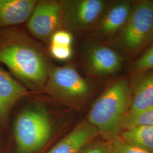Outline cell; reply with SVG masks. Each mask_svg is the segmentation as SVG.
<instances>
[{
    "instance_id": "1",
    "label": "cell",
    "mask_w": 153,
    "mask_h": 153,
    "mask_svg": "<svg viewBox=\"0 0 153 153\" xmlns=\"http://www.w3.org/2000/svg\"><path fill=\"white\" fill-rule=\"evenodd\" d=\"M131 91L126 79L116 81L104 90L90 109L88 121L105 141L120 135L123 121L131 108Z\"/></svg>"
},
{
    "instance_id": "2",
    "label": "cell",
    "mask_w": 153,
    "mask_h": 153,
    "mask_svg": "<svg viewBox=\"0 0 153 153\" xmlns=\"http://www.w3.org/2000/svg\"><path fill=\"white\" fill-rule=\"evenodd\" d=\"M0 63L31 88H41L47 80L48 68L44 58L36 49L27 45L0 44Z\"/></svg>"
},
{
    "instance_id": "3",
    "label": "cell",
    "mask_w": 153,
    "mask_h": 153,
    "mask_svg": "<svg viewBox=\"0 0 153 153\" xmlns=\"http://www.w3.org/2000/svg\"><path fill=\"white\" fill-rule=\"evenodd\" d=\"M49 115L43 108L30 107L18 115L14 124L16 153H36L52 133Z\"/></svg>"
},
{
    "instance_id": "4",
    "label": "cell",
    "mask_w": 153,
    "mask_h": 153,
    "mask_svg": "<svg viewBox=\"0 0 153 153\" xmlns=\"http://www.w3.org/2000/svg\"><path fill=\"white\" fill-rule=\"evenodd\" d=\"M153 26V2L138 3L133 6L128 21L120 30V44L129 51L140 49L146 44Z\"/></svg>"
},
{
    "instance_id": "5",
    "label": "cell",
    "mask_w": 153,
    "mask_h": 153,
    "mask_svg": "<svg viewBox=\"0 0 153 153\" xmlns=\"http://www.w3.org/2000/svg\"><path fill=\"white\" fill-rule=\"evenodd\" d=\"M49 74L47 90L57 98L76 100L83 98L90 91L88 82L72 66L56 68Z\"/></svg>"
},
{
    "instance_id": "6",
    "label": "cell",
    "mask_w": 153,
    "mask_h": 153,
    "mask_svg": "<svg viewBox=\"0 0 153 153\" xmlns=\"http://www.w3.org/2000/svg\"><path fill=\"white\" fill-rule=\"evenodd\" d=\"M62 11L61 4L56 1H44L37 3L28 19V30L39 38L51 36L60 26Z\"/></svg>"
},
{
    "instance_id": "7",
    "label": "cell",
    "mask_w": 153,
    "mask_h": 153,
    "mask_svg": "<svg viewBox=\"0 0 153 153\" xmlns=\"http://www.w3.org/2000/svg\"><path fill=\"white\" fill-rule=\"evenodd\" d=\"M104 5L100 0L65 1L62 8L67 25L74 29L87 27L100 16Z\"/></svg>"
},
{
    "instance_id": "8",
    "label": "cell",
    "mask_w": 153,
    "mask_h": 153,
    "mask_svg": "<svg viewBox=\"0 0 153 153\" xmlns=\"http://www.w3.org/2000/svg\"><path fill=\"white\" fill-rule=\"evenodd\" d=\"M88 65L93 73L98 76L114 74L122 66L123 59L113 49L103 45H94L88 49Z\"/></svg>"
},
{
    "instance_id": "9",
    "label": "cell",
    "mask_w": 153,
    "mask_h": 153,
    "mask_svg": "<svg viewBox=\"0 0 153 153\" xmlns=\"http://www.w3.org/2000/svg\"><path fill=\"white\" fill-rule=\"evenodd\" d=\"M98 135L95 126L88 121H83L47 153H79Z\"/></svg>"
},
{
    "instance_id": "10",
    "label": "cell",
    "mask_w": 153,
    "mask_h": 153,
    "mask_svg": "<svg viewBox=\"0 0 153 153\" xmlns=\"http://www.w3.org/2000/svg\"><path fill=\"white\" fill-rule=\"evenodd\" d=\"M26 93L25 88L0 67V123L6 120L13 105Z\"/></svg>"
},
{
    "instance_id": "11",
    "label": "cell",
    "mask_w": 153,
    "mask_h": 153,
    "mask_svg": "<svg viewBox=\"0 0 153 153\" xmlns=\"http://www.w3.org/2000/svg\"><path fill=\"white\" fill-rule=\"evenodd\" d=\"M36 4L33 0H0V26L25 22L31 16Z\"/></svg>"
},
{
    "instance_id": "12",
    "label": "cell",
    "mask_w": 153,
    "mask_h": 153,
    "mask_svg": "<svg viewBox=\"0 0 153 153\" xmlns=\"http://www.w3.org/2000/svg\"><path fill=\"white\" fill-rule=\"evenodd\" d=\"M133 6L128 1L115 3L104 13L99 25L98 31L104 35H111L120 31L128 21Z\"/></svg>"
},
{
    "instance_id": "13",
    "label": "cell",
    "mask_w": 153,
    "mask_h": 153,
    "mask_svg": "<svg viewBox=\"0 0 153 153\" xmlns=\"http://www.w3.org/2000/svg\"><path fill=\"white\" fill-rule=\"evenodd\" d=\"M145 72L131 91V103L129 111H136L153 105V69Z\"/></svg>"
},
{
    "instance_id": "14",
    "label": "cell",
    "mask_w": 153,
    "mask_h": 153,
    "mask_svg": "<svg viewBox=\"0 0 153 153\" xmlns=\"http://www.w3.org/2000/svg\"><path fill=\"white\" fill-rule=\"evenodd\" d=\"M120 137L126 142L153 153V126L126 130Z\"/></svg>"
},
{
    "instance_id": "15",
    "label": "cell",
    "mask_w": 153,
    "mask_h": 153,
    "mask_svg": "<svg viewBox=\"0 0 153 153\" xmlns=\"http://www.w3.org/2000/svg\"><path fill=\"white\" fill-rule=\"evenodd\" d=\"M151 126H153V105L136 111H129L123 120L121 129L126 131Z\"/></svg>"
},
{
    "instance_id": "16",
    "label": "cell",
    "mask_w": 153,
    "mask_h": 153,
    "mask_svg": "<svg viewBox=\"0 0 153 153\" xmlns=\"http://www.w3.org/2000/svg\"><path fill=\"white\" fill-rule=\"evenodd\" d=\"M108 153H153L124 141L120 136L108 141Z\"/></svg>"
},
{
    "instance_id": "17",
    "label": "cell",
    "mask_w": 153,
    "mask_h": 153,
    "mask_svg": "<svg viewBox=\"0 0 153 153\" xmlns=\"http://www.w3.org/2000/svg\"><path fill=\"white\" fill-rule=\"evenodd\" d=\"M134 68L140 71L153 69V45L136 61Z\"/></svg>"
},
{
    "instance_id": "18",
    "label": "cell",
    "mask_w": 153,
    "mask_h": 153,
    "mask_svg": "<svg viewBox=\"0 0 153 153\" xmlns=\"http://www.w3.org/2000/svg\"><path fill=\"white\" fill-rule=\"evenodd\" d=\"M50 51L53 57L60 60L69 59L71 57L73 52L71 46L53 44L51 45Z\"/></svg>"
},
{
    "instance_id": "19",
    "label": "cell",
    "mask_w": 153,
    "mask_h": 153,
    "mask_svg": "<svg viewBox=\"0 0 153 153\" xmlns=\"http://www.w3.org/2000/svg\"><path fill=\"white\" fill-rule=\"evenodd\" d=\"M73 40L71 33L64 30L56 31L51 36V44L71 46Z\"/></svg>"
},
{
    "instance_id": "20",
    "label": "cell",
    "mask_w": 153,
    "mask_h": 153,
    "mask_svg": "<svg viewBox=\"0 0 153 153\" xmlns=\"http://www.w3.org/2000/svg\"><path fill=\"white\" fill-rule=\"evenodd\" d=\"M79 153H108V141L95 143L84 149Z\"/></svg>"
},
{
    "instance_id": "21",
    "label": "cell",
    "mask_w": 153,
    "mask_h": 153,
    "mask_svg": "<svg viewBox=\"0 0 153 153\" xmlns=\"http://www.w3.org/2000/svg\"><path fill=\"white\" fill-rule=\"evenodd\" d=\"M153 42V26L152 27V30L151 31V33H150V35H149L147 40L146 42V44H149V43H151Z\"/></svg>"
}]
</instances>
